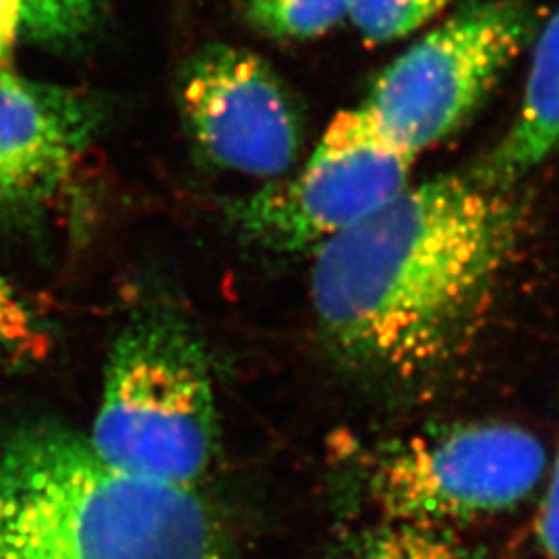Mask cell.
Wrapping results in <instances>:
<instances>
[{
    "mask_svg": "<svg viewBox=\"0 0 559 559\" xmlns=\"http://www.w3.org/2000/svg\"><path fill=\"white\" fill-rule=\"evenodd\" d=\"M48 340L17 290L0 276V367L41 359Z\"/></svg>",
    "mask_w": 559,
    "mask_h": 559,
    "instance_id": "4fadbf2b",
    "label": "cell"
},
{
    "mask_svg": "<svg viewBox=\"0 0 559 559\" xmlns=\"http://www.w3.org/2000/svg\"><path fill=\"white\" fill-rule=\"evenodd\" d=\"M535 535L540 554L547 559H559V448L551 477L540 501Z\"/></svg>",
    "mask_w": 559,
    "mask_h": 559,
    "instance_id": "9a60e30c",
    "label": "cell"
},
{
    "mask_svg": "<svg viewBox=\"0 0 559 559\" xmlns=\"http://www.w3.org/2000/svg\"><path fill=\"white\" fill-rule=\"evenodd\" d=\"M100 120V108L87 94L0 69V205L57 195Z\"/></svg>",
    "mask_w": 559,
    "mask_h": 559,
    "instance_id": "ba28073f",
    "label": "cell"
},
{
    "mask_svg": "<svg viewBox=\"0 0 559 559\" xmlns=\"http://www.w3.org/2000/svg\"><path fill=\"white\" fill-rule=\"evenodd\" d=\"M537 32L528 0H480L423 36L371 83L360 106L406 152L456 133Z\"/></svg>",
    "mask_w": 559,
    "mask_h": 559,
    "instance_id": "277c9868",
    "label": "cell"
},
{
    "mask_svg": "<svg viewBox=\"0 0 559 559\" xmlns=\"http://www.w3.org/2000/svg\"><path fill=\"white\" fill-rule=\"evenodd\" d=\"M415 160L359 104L334 117L297 175L240 201V226L274 249H318L404 191Z\"/></svg>",
    "mask_w": 559,
    "mask_h": 559,
    "instance_id": "8992f818",
    "label": "cell"
},
{
    "mask_svg": "<svg viewBox=\"0 0 559 559\" xmlns=\"http://www.w3.org/2000/svg\"><path fill=\"white\" fill-rule=\"evenodd\" d=\"M0 559H224V533L195 487L106 464L60 427L0 452Z\"/></svg>",
    "mask_w": 559,
    "mask_h": 559,
    "instance_id": "7a4b0ae2",
    "label": "cell"
},
{
    "mask_svg": "<svg viewBox=\"0 0 559 559\" xmlns=\"http://www.w3.org/2000/svg\"><path fill=\"white\" fill-rule=\"evenodd\" d=\"M559 154V9L540 29L519 112L468 177L510 191Z\"/></svg>",
    "mask_w": 559,
    "mask_h": 559,
    "instance_id": "9c48e42d",
    "label": "cell"
},
{
    "mask_svg": "<svg viewBox=\"0 0 559 559\" xmlns=\"http://www.w3.org/2000/svg\"><path fill=\"white\" fill-rule=\"evenodd\" d=\"M179 106L193 145L222 170L278 180L299 158L302 124L290 92L247 48H201L180 73Z\"/></svg>",
    "mask_w": 559,
    "mask_h": 559,
    "instance_id": "52a82bcc",
    "label": "cell"
},
{
    "mask_svg": "<svg viewBox=\"0 0 559 559\" xmlns=\"http://www.w3.org/2000/svg\"><path fill=\"white\" fill-rule=\"evenodd\" d=\"M21 34V0H0V69L13 59Z\"/></svg>",
    "mask_w": 559,
    "mask_h": 559,
    "instance_id": "2e32d148",
    "label": "cell"
},
{
    "mask_svg": "<svg viewBox=\"0 0 559 559\" xmlns=\"http://www.w3.org/2000/svg\"><path fill=\"white\" fill-rule=\"evenodd\" d=\"M524 222L516 189L448 175L325 240L311 302L330 355L385 388L440 378L477 336Z\"/></svg>",
    "mask_w": 559,
    "mask_h": 559,
    "instance_id": "6da1fadb",
    "label": "cell"
},
{
    "mask_svg": "<svg viewBox=\"0 0 559 559\" xmlns=\"http://www.w3.org/2000/svg\"><path fill=\"white\" fill-rule=\"evenodd\" d=\"M251 23L276 40H311L348 17V0H247Z\"/></svg>",
    "mask_w": 559,
    "mask_h": 559,
    "instance_id": "8fae6325",
    "label": "cell"
},
{
    "mask_svg": "<svg viewBox=\"0 0 559 559\" xmlns=\"http://www.w3.org/2000/svg\"><path fill=\"white\" fill-rule=\"evenodd\" d=\"M96 0H21V32L34 40L69 41L92 25Z\"/></svg>",
    "mask_w": 559,
    "mask_h": 559,
    "instance_id": "5bb4252c",
    "label": "cell"
},
{
    "mask_svg": "<svg viewBox=\"0 0 559 559\" xmlns=\"http://www.w3.org/2000/svg\"><path fill=\"white\" fill-rule=\"evenodd\" d=\"M456 0H348V17L371 44H388L415 34Z\"/></svg>",
    "mask_w": 559,
    "mask_h": 559,
    "instance_id": "7c38bea8",
    "label": "cell"
},
{
    "mask_svg": "<svg viewBox=\"0 0 559 559\" xmlns=\"http://www.w3.org/2000/svg\"><path fill=\"white\" fill-rule=\"evenodd\" d=\"M545 468V448L531 431L485 420L390 448L373 468L369 491L390 522L445 528L519 508Z\"/></svg>",
    "mask_w": 559,
    "mask_h": 559,
    "instance_id": "5b68a950",
    "label": "cell"
},
{
    "mask_svg": "<svg viewBox=\"0 0 559 559\" xmlns=\"http://www.w3.org/2000/svg\"><path fill=\"white\" fill-rule=\"evenodd\" d=\"M216 433L210 365L189 328L173 316L127 325L108 359L92 450L122 473L195 487Z\"/></svg>",
    "mask_w": 559,
    "mask_h": 559,
    "instance_id": "3957f363",
    "label": "cell"
},
{
    "mask_svg": "<svg viewBox=\"0 0 559 559\" xmlns=\"http://www.w3.org/2000/svg\"><path fill=\"white\" fill-rule=\"evenodd\" d=\"M325 559H483L440 526L390 522L340 543Z\"/></svg>",
    "mask_w": 559,
    "mask_h": 559,
    "instance_id": "30bf717a",
    "label": "cell"
}]
</instances>
